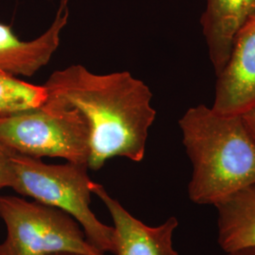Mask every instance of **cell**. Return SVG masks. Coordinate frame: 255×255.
I'll return each instance as SVG.
<instances>
[{
	"label": "cell",
	"mask_w": 255,
	"mask_h": 255,
	"mask_svg": "<svg viewBox=\"0 0 255 255\" xmlns=\"http://www.w3.org/2000/svg\"><path fill=\"white\" fill-rule=\"evenodd\" d=\"M46 101L78 110L89 127L88 168L99 170L115 157L141 162L156 111L152 93L128 71L99 75L82 64L51 74Z\"/></svg>",
	"instance_id": "1"
},
{
	"label": "cell",
	"mask_w": 255,
	"mask_h": 255,
	"mask_svg": "<svg viewBox=\"0 0 255 255\" xmlns=\"http://www.w3.org/2000/svg\"><path fill=\"white\" fill-rule=\"evenodd\" d=\"M193 171L188 196L213 204L255 183V141L242 115H226L198 105L179 121Z\"/></svg>",
	"instance_id": "2"
},
{
	"label": "cell",
	"mask_w": 255,
	"mask_h": 255,
	"mask_svg": "<svg viewBox=\"0 0 255 255\" xmlns=\"http://www.w3.org/2000/svg\"><path fill=\"white\" fill-rule=\"evenodd\" d=\"M11 162L14 191L68 214L82 226L92 246L113 254L114 229L101 222L90 208L95 182L86 164H48L15 151Z\"/></svg>",
	"instance_id": "3"
},
{
	"label": "cell",
	"mask_w": 255,
	"mask_h": 255,
	"mask_svg": "<svg viewBox=\"0 0 255 255\" xmlns=\"http://www.w3.org/2000/svg\"><path fill=\"white\" fill-rule=\"evenodd\" d=\"M89 136L87 121L78 110L48 102L35 109L0 117V143L37 159L62 158L87 165Z\"/></svg>",
	"instance_id": "4"
},
{
	"label": "cell",
	"mask_w": 255,
	"mask_h": 255,
	"mask_svg": "<svg viewBox=\"0 0 255 255\" xmlns=\"http://www.w3.org/2000/svg\"><path fill=\"white\" fill-rule=\"evenodd\" d=\"M7 227L0 255H104L92 246L82 226L61 210L13 196H0Z\"/></svg>",
	"instance_id": "5"
},
{
	"label": "cell",
	"mask_w": 255,
	"mask_h": 255,
	"mask_svg": "<svg viewBox=\"0 0 255 255\" xmlns=\"http://www.w3.org/2000/svg\"><path fill=\"white\" fill-rule=\"evenodd\" d=\"M255 106V17L237 32L228 61L217 75L212 108L226 115H243Z\"/></svg>",
	"instance_id": "6"
},
{
	"label": "cell",
	"mask_w": 255,
	"mask_h": 255,
	"mask_svg": "<svg viewBox=\"0 0 255 255\" xmlns=\"http://www.w3.org/2000/svg\"><path fill=\"white\" fill-rule=\"evenodd\" d=\"M106 206L114 222V255H179L173 247V235L179 222L170 217L159 226H147L131 216L119 201L97 182L93 186Z\"/></svg>",
	"instance_id": "7"
},
{
	"label": "cell",
	"mask_w": 255,
	"mask_h": 255,
	"mask_svg": "<svg viewBox=\"0 0 255 255\" xmlns=\"http://www.w3.org/2000/svg\"><path fill=\"white\" fill-rule=\"evenodd\" d=\"M68 17V0H61L51 26L32 41L20 40L10 26L0 23V70L31 77L46 66L60 46L61 32Z\"/></svg>",
	"instance_id": "8"
},
{
	"label": "cell",
	"mask_w": 255,
	"mask_h": 255,
	"mask_svg": "<svg viewBox=\"0 0 255 255\" xmlns=\"http://www.w3.org/2000/svg\"><path fill=\"white\" fill-rule=\"evenodd\" d=\"M254 17L255 0H206L201 25L217 75L228 61L237 32Z\"/></svg>",
	"instance_id": "9"
},
{
	"label": "cell",
	"mask_w": 255,
	"mask_h": 255,
	"mask_svg": "<svg viewBox=\"0 0 255 255\" xmlns=\"http://www.w3.org/2000/svg\"><path fill=\"white\" fill-rule=\"evenodd\" d=\"M219 246L225 252L255 247V183L217 203Z\"/></svg>",
	"instance_id": "10"
},
{
	"label": "cell",
	"mask_w": 255,
	"mask_h": 255,
	"mask_svg": "<svg viewBox=\"0 0 255 255\" xmlns=\"http://www.w3.org/2000/svg\"><path fill=\"white\" fill-rule=\"evenodd\" d=\"M46 88L0 70V117L35 109L46 101Z\"/></svg>",
	"instance_id": "11"
},
{
	"label": "cell",
	"mask_w": 255,
	"mask_h": 255,
	"mask_svg": "<svg viewBox=\"0 0 255 255\" xmlns=\"http://www.w3.org/2000/svg\"><path fill=\"white\" fill-rule=\"evenodd\" d=\"M13 150L0 143V189L12 188L14 183V171L11 162Z\"/></svg>",
	"instance_id": "12"
},
{
	"label": "cell",
	"mask_w": 255,
	"mask_h": 255,
	"mask_svg": "<svg viewBox=\"0 0 255 255\" xmlns=\"http://www.w3.org/2000/svg\"><path fill=\"white\" fill-rule=\"evenodd\" d=\"M247 128L255 141V106L242 115Z\"/></svg>",
	"instance_id": "13"
},
{
	"label": "cell",
	"mask_w": 255,
	"mask_h": 255,
	"mask_svg": "<svg viewBox=\"0 0 255 255\" xmlns=\"http://www.w3.org/2000/svg\"><path fill=\"white\" fill-rule=\"evenodd\" d=\"M226 255H255V247L246 248L231 253H226Z\"/></svg>",
	"instance_id": "14"
},
{
	"label": "cell",
	"mask_w": 255,
	"mask_h": 255,
	"mask_svg": "<svg viewBox=\"0 0 255 255\" xmlns=\"http://www.w3.org/2000/svg\"><path fill=\"white\" fill-rule=\"evenodd\" d=\"M74 255V254H56V255Z\"/></svg>",
	"instance_id": "15"
}]
</instances>
